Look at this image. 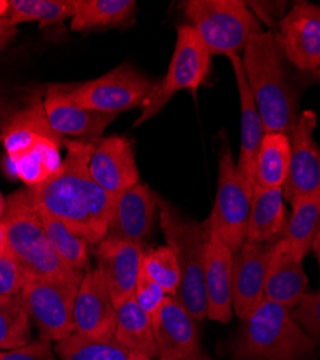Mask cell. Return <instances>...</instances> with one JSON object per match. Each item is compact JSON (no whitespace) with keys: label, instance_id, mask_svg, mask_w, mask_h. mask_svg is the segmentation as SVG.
Returning <instances> with one entry per match:
<instances>
[{"label":"cell","instance_id":"obj_1","mask_svg":"<svg viewBox=\"0 0 320 360\" xmlns=\"http://www.w3.org/2000/svg\"><path fill=\"white\" fill-rule=\"evenodd\" d=\"M96 141H63L68 155L61 169L39 186L27 188L37 207L64 222L91 245H98L107 236L115 202L90 174Z\"/></svg>","mask_w":320,"mask_h":360},{"label":"cell","instance_id":"obj_2","mask_svg":"<svg viewBox=\"0 0 320 360\" xmlns=\"http://www.w3.org/2000/svg\"><path fill=\"white\" fill-rule=\"evenodd\" d=\"M241 61L266 131L292 136L300 115V91L277 35L271 31L254 35Z\"/></svg>","mask_w":320,"mask_h":360},{"label":"cell","instance_id":"obj_3","mask_svg":"<svg viewBox=\"0 0 320 360\" xmlns=\"http://www.w3.org/2000/svg\"><path fill=\"white\" fill-rule=\"evenodd\" d=\"M316 347L292 310L264 298L243 319L231 349L237 360H307Z\"/></svg>","mask_w":320,"mask_h":360},{"label":"cell","instance_id":"obj_4","mask_svg":"<svg viewBox=\"0 0 320 360\" xmlns=\"http://www.w3.org/2000/svg\"><path fill=\"white\" fill-rule=\"evenodd\" d=\"M160 228L167 247L178 259L182 281L174 295L195 321L207 316L205 261L211 226L208 219L196 222L182 215L169 200L156 195Z\"/></svg>","mask_w":320,"mask_h":360},{"label":"cell","instance_id":"obj_5","mask_svg":"<svg viewBox=\"0 0 320 360\" xmlns=\"http://www.w3.org/2000/svg\"><path fill=\"white\" fill-rule=\"evenodd\" d=\"M2 222L6 228L8 251L19 262L27 278L82 280L84 276L71 269L51 245L27 188L6 199Z\"/></svg>","mask_w":320,"mask_h":360},{"label":"cell","instance_id":"obj_6","mask_svg":"<svg viewBox=\"0 0 320 360\" xmlns=\"http://www.w3.org/2000/svg\"><path fill=\"white\" fill-rule=\"evenodd\" d=\"M184 12L211 55H243L250 39L264 31L241 0H188Z\"/></svg>","mask_w":320,"mask_h":360},{"label":"cell","instance_id":"obj_7","mask_svg":"<svg viewBox=\"0 0 320 360\" xmlns=\"http://www.w3.org/2000/svg\"><path fill=\"white\" fill-rule=\"evenodd\" d=\"M211 52L203 45L191 25L177 29V45L166 75L155 84L148 100L141 107V114L134 127L159 114L166 104L181 91L196 96L198 88L205 84L211 72Z\"/></svg>","mask_w":320,"mask_h":360},{"label":"cell","instance_id":"obj_8","mask_svg":"<svg viewBox=\"0 0 320 360\" xmlns=\"http://www.w3.org/2000/svg\"><path fill=\"white\" fill-rule=\"evenodd\" d=\"M215 203L208 218L211 231L237 252L247 238L254 186L241 174L229 147H224L218 165Z\"/></svg>","mask_w":320,"mask_h":360},{"label":"cell","instance_id":"obj_9","mask_svg":"<svg viewBox=\"0 0 320 360\" xmlns=\"http://www.w3.org/2000/svg\"><path fill=\"white\" fill-rule=\"evenodd\" d=\"M155 82L130 64H122L110 72L75 86H64L65 97L84 108L119 115L143 107Z\"/></svg>","mask_w":320,"mask_h":360},{"label":"cell","instance_id":"obj_10","mask_svg":"<svg viewBox=\"0 0 320 360\" xmlns=\"http://www.w3.org/2000/svg\"><path fill=\"white\" fill-rule=\"evenodd\" d=\"M81 281L27 278L20 292L41 338L60 342L74 330V303Z\"/></svg>","mask_w":320,"mask_h":360},{"label":"cell","instance_id":"obj_11","mask_svg":"<svg viewBox=\"0 0 320 360\" xmlns=\"http://www.w3.org/2000/svg\"><path fill=\"white\" fill-rule=\"evenodd\" d=\"M316 126L317 114L313 110H305L290 136L292 156L283 192L292 206L320 195V146L314 140Z\"/></svg>","mask_w":320,"mask_h":360},{"label":"cell","instance_id":"obj_12","mask_svg":"<svg viewBox=\"0 0 320 360\" xmlns=\"http://www.w3.org/2000/svg\"><path fill=\"white\" fill-rule=\"evenodd\" d=\"M277 27V39L287 63L303 72H317L320 68V6L296 2Z\"/></svg>","mask_w":320,"mask_h":360},{"label":"cell","instance_id":"obj_13","mask_svg":"<svg viewBox=\"0 0 320 360\" xmlns=\"http://www.w3.org/2000/svg\"><path fill=\"white\" fill-rule=\"evenodd\" d=\"M115 307L101 269H90L78 287L74 303L72 333L91 339H111L115 332Z\"/></svg>","mask_w":320,"mask_h":360},{"label":"cell","instance_id":"obj_14","mask_svg":"<svg viewBox=\"0 0 320 360\" xmlns=\"http://www.w3.org/2000/svg\"><path fill=\"white\" fill-rule=\"evenodd\" d=\"M89 169L94 182L114 200L139 184L140 174L133 144L124 136L98 139Z\"/></svg>","mask_w":320,"mask_h":360},{"label":"cell","instance_id":"obj_15","mask_svg":"<svg viewBox=\"0 0 320 360\" xmlns=\"http://www.w3.org/2000/svg\"><path fill=\"white\" fill-rule=\"evenodd\" d=\"M158 360H185L199 353L198 327L174 295H167L152 319Z\"/></svg>","mask_w":320,"mask_h":360},{"label":"cell","instance_id":"obj_16","mask_svg":"<svg viewBox=\"0 0 320 360\" xmlns=\"http://www.w3.org/2000/svg\"><path fill=\"white\" fill-rule=\"evenodd\" d=\"M143 254L144 250L141 244L119 241V239L104 238L97 245V266L105 277L110 297L115 309L133 297L141 273Z\"/></svg>","mask_w":320,"mask_h":360},{"label":"cell","instance_id":"obj_17","mask_svg":"<svg viewBox=\"0 0 320 360\" xmlns=\"http://www.w3.org/2000/svg\"><path fill=\"white\" fill-rule=\"evenodd\" d=\"M271 244L245 241L234 255L232 309L241 320L252 313L264 300L266 273Z\"/></svg>","mask_w":320,"mask_h":360},{"label":"cell","instance_id":"obj_18","mask_svg":"<svg viewBox=\"0 0 320 360\" xmlns=\"http://www.w3.org/2000/svg\"><path fill=\"white\" fill-rule=\"evenodd\" d=\"M309 292V281L299 257L284 238L271 244L266 273L264 298L293 310Z\"/></svg>","mask_w":320,"mask_h":360},{"label":"cell","instance_id":"obj_19","mask_svg":"<svg viewBox=\"0 0 320 360\" xmlns=\"http://www.w3.org/2000/svg\"><path fill=\"white\" fill-rule=\"evenodd\" d=\"M48 122L55 133L78 140H98L103 131L117 115L84 108L71 103L64 93V85H53L46 89L44 100Z\"/></svg>","mask_w":320,"mask_h":360},{"label":"cell","instance_id":"obj_20","mask_svg":"<svg viewBox=\"0 0 320 360\" xmlns=\"http://www.w3.org/2000/svg\"><path fill=\"white\" fill-rule=\"evenodd\" d=\"M156 214V195L139 182L115 199L105 238L141 244L153 229Z\"/></svg>","mask_w":320,"mask_h":360},{"label":"cell","instance_id":"obj_21","mask_svg":"<svg viewBox=\"0 0 320 360\" xmlns=\"http://www.w3.org/2000/svg\"><path fill=\"white\" fill-rule=\"evenodd\" d=\"M234 255L222 239L211 231L205 261V291L207 317L219 323H229L232 319V274Z\"/></svg>","mask_w":320,"mask_h":360},{"label":"cell","instance_id":"obj_22","mask_svg":"<svg viewBox=\"0 0 320 360\" xmlns=\"http://www.w3.org/2000/svg\"><path fill=\"white\" fill-rule=\"evenodd\" d=\"M44 140L61 144L63 136L53 131L48 122L41 96L34 94L11 117L0 141L5 147L6 156L15 158Z\"/></svg>","mask_w":320,"mask_h":360},{"label":"cell","instance_id":"obj_23","mask_svg":"<svg viewBox=\"0 0 320 360\" xmlns=\"http://www.w3.org/2000/svg\"><path fill=\"white\" fill-rule=\"evenodd\" d=\"M229 63L234 72L238 96H240V108H241V147L238 158V169L247 182L254 186V169L255 160L261 143L266 136V127L263 118L257 108L252 93L248 86L245 72L243 68V61L240 55L229 56Z\"/></svg>","mask_w":320,"mask_h":360},{"label":"cell","instance_id":"obj_24","mask_svg":"<svg viewBox=\"0 0 320 360\" xmlns=\"http://www.w3.org/2000/svg\"><path fill=\"white\" fill-rule=\"evenodd\" d=\"M287 215L283 189L254 188L247 229V243L271 244L286 228Z\"/></svg>","mask_w":320,"mask_h":360},{"label":"cell","instance_id":"obj_25","mask_svg":"<svg viewBox=\"0 0 320 360\" xmlns=\"http://www.w3.org/2000/svg\"><path fill=\"white\" fill-rule=\"evenodd\" d=\"M60 146L44 140L19 156H6L2 163L4 172L12 179L22 180L26 188L39 186L61 169L64 160Z\"/></svg>","mask_w":320,"mask_h":360},{"label":"cell","instance_id":"obj_26","mask_svg":"<svg viewBox=\"0 0 320 360\" xmlns=\"http://www.w3.org/2000/svg\"><path fill=\"white\" fill-rule=\"evenodd\" d=\"M114 339L120 342L132 354L158 359L152 319L130 297L115 309Z\"/></svg>","mask_w":320,"mask_h":360},{"label":"cell","instance_id":"obj_27","mask_svg":"<svg viewBox=\"0 0 320 360\" xmlns=\"http://www.w3.org/2000/svg\"><path fill=\"white\" fill-rule=\"evenodd\" d=\"M292 156V140L283 133H266L260 146L255 169L254 188L283 189Z\"/></svg>","mask_w":320,"mask_h":360},{"label":"cell","instance_id":"obj_28","mask_svg":"<svg viewBox=\"0 0 320 360\" xmlns=\"http://www.w3.org/2000/svg\"><path fill=\"white\" fill-rule=\"evenodd\" d=\"M134 0H77L71 19L72 31H90L127 23L136 11Z\"/></svg>","mask_w":320,"mask_h":360},{"label":"cell","instance_id":"obj_29","mask_svg":"<svg viewBox=\"0 0 320 360\" xmlns=\"http://www.w3.org/2000/svg\"><path fill=\"white\" fill-rule=\"evenodd\" d=\"M39 219L51 245L61 259L74 271L85 276L90 271L89 243L75 235L64 222L37 207Z\"/></svg>","mask_w":320,"mask_h":360},{"label":"cell","instance_id":"obj_30","mask_svg":"<svg viewBox=\"0 0 320 360\" xmlns=\"http://www.w3.org/2000/svg\"><path fill=\"white\" fill-rule=\"evenodd\" d=\"M320 231V195L297 202L292 206V214L287 218L284 238L299 257L305 258L312 250V244Z\"/></svg>","mask_w":320,"mask_h":360},{"label":"cell","instance_id":"obj_31","mask_svg":"<svg viewBox=\"0 0 320 360\" xmlns=\"http://www.w3.org/2000/svg\"><path fill=\"white\" fill-rule=\"evenodd\" d=\"M55 353L61 360H130L132 353L114 338L91 339L71 333L56 342Z\"/></svg>","mask_w":320,"mask_h":360},{"label":"cell","instance_id":"obj_32","mask_svg":"<svg viewBox=\"0 0 320 360\" xmlns=\"http://www.w3.org/2000/svg\"><path fill=\"white\" fill-rule=\"evenodd\" d=\"M77 0H9L6 18L13 26L38 22L41 27L61 23L74 16Z\"/></svg>","mask_w":320,"mask_h":360},{"label":"cell","instance_id":"obj_33","mask_svg":"<svg viewBox=\"0 0 320 360\" xmlns=\"http://www.w3.org/2000/svg\"><path fill=\"white\" fill-rule=\"evenodd\" d=\"M31 339L29 317L22 295L0 297V349L12 350L22 347Z\"/></svg>","mask_w":320,"mask_h":360},{"label":"cell","instance_id":"obj_34","mask_svg":"<svg viewBox=\"0 0 320 360\" xmlns=\"http://www.w3.org/2000/svg\"><path fill=\"white\" fill-rule=\"evenodd\" d=\"M141 271L160 285L167 295L178 294L182 274L177 257L167 245L144 251Z\"/></svg>","mask_w":320,"mask_h":360},{"label":"cell","instance_id":"obj_35","mask_svg":"<svg viewBox=\"0 0 320 360\" xmlns=\"http://www.w3.org/2000/svg\"><path fill=\"white\" fill-rule=\"evenodd\" d=\"M292 314L305 332L320 345V288L309 291L292 310Z\"/></svg>","mask_w":320,"mask_h":360},{"label":"cell","instance_id":"obj_36","mask_svg":"<svg viewBox=\"0 0 320 360\" xmlns=\"http://www.w3.org/2000/svg\"><path fill=\"white\" fill-rule=\"evenodd\" d=\"M166 297L167 294L163 291L160 285L152 281L143 271L140 273L133 292V300L151 319H153L155 314L159 311Z\"/></svg>","mask_w":320,"mask_h":360},{"label":"cell","instance_id":"obj_37","mask_svg":"<svg viewBox=\"0 0 320 360\" xmlns=\"http://www.w3.org/2000/svg\"><path fill=\"white\" fill-rule=\"evenodd\" d=\"M27 280L19 262L6 250L0 254V297H13L22 292Z\"/></svg>","mask_w":320,"mask_h":360},{"label":"cell","instance_id":"obj_38","mask_svg":"<svg viewBox=\"0 0 320 360\" xmlns=\"http://www.w3.org/2000/svg\"><path fill=\"white\" fill-rule=\"evenodd\" d=\"M0 360H56L55 349H52L51 342L46 339H39L29 342L27 345L12 349L0 350Z\"/></svg>","mask_w":320,"mask_h":360},{"label":"cell","instance_id":"obj_39","mask_svg":"<svg viewBox=\"0 0 320 360\" xmlns=\"http://www.w3.org/2000/svg\"><path fill=\"white\" fill-rule=\"evenodd\" d=\"M260 23L269 27L279 26L286 15V2H245Z\"/></svg>","mask_w":320,"mask_h":360},{"label":"cell","instance_id":"obj_40","mask_svg":"<svg viewBox=\"0 0 320 360\" xmlns=\"http://www.w3.org/2000/svg\"><path fill=\"white\" fill-rule=\"evenodd\" d=\"M19 110V107L6 96L0 94V137L11 120V117Z\"/></svg>","mask_w":320,"mask_h":360},{"label":"cell","instance_id":"obj_41","mask_svg":"<svg viewBox=\"0 0 320 360\" xmlns=\"http://www.w3.org/2000/svg\"><path fill=\"white\" fill-rule=\"evenodd\" d=\"M18 35V27L8 18L0 19V51H4Z\"/></svg>","mask_w":320,"mask_h":360},{"label":"cell","instance_id":"obj_42","mask_svg":"<svg viewBox=\"0 0 320 360\" xmlns=\"http://www.w3.org/2000/svg\"><path fill=\"white\" fill-rule=\"evenodd\" d=\"M8 250V243H6V228L5 224L0 219V254H4Z\"/></svg>","mask_w":320,"mask_h":360},{"label":"cell","instance_id":"obj_43","mask_svg":"<svg viewBox=\"0 0 320 360\" xmlns=\"http://www.w3.org/2000/svg\"><path fill=\"white\" fill-rule=\"evenodd\" d=\"M312 250H313V252L316 255V259H317V264H319V273H320V231H319V233L314 238V241L312 244Z\"/></svg>","mask_w":320,"mask_h":360},{"label":"cell","instance_id":"obj_44","mask_svg":"<svg viewBox=\"0 0 320 360\" xmlns=\"http://www.w3.org/2000/svg\"><path fill=\"white\" fill-rule=\"evenodd\" d=\"M9 9V0H0V19L6 18Z\"/></svg>","mask_w":320,"mask_h":360},{"label":"cell","instance_id":"obj_45","mask_svg":"<svg viewBox=\"0 0 320 360\" xmlns=\"http://www.w3.org/2000/svg\"><path fill=\"white\" fill-rule=\"evenodd\" d=\"M5 211H6V199H5V196L2 193H0V219L4 218Z\"/></svg>","mask_w":320,"mask_h":360},{"label":"cell","instance_id":"obj_46","mask_svg":"<svg viewBox=\"0 0 320 360\" xmlns=\"http://www.w3.org/2000/svg\"><path fill=\"white\" fill-rule=\"evenodd\" d=\"M185 360H212V359H210L208 356H203V354L199 352L198 354H195V356H192V357H189V359H185Z\"/></svg>","mask_w":320,"mask_h":360},{"label":"cell","instance_id":"obj_47","mask_svg":"<svg viewBox=\"0 0 320 360\" xmlns=\"http://www.w3.org/2000/svg\"><path fill=\"white\" fill-rule=\"evenodd\" d=\"M130 360H158V359H149V357H143V356H137V354H132Z\"/></svg>","mask_w":320,"mask_h":360},{"label":"cell","instance_id":"obj_48","mask_svg":"<svg viewBox=\"0 0 320 360\" xmlns=\"http://www.w3.org/2000/svg\"><path fill=\"white\" fill-rule=\"evenodd\" d=\"M317 74H319V77H320V68H319V71H317Z\"/></svg>","mask_w":320,"mask_h":360}]
</instances>
